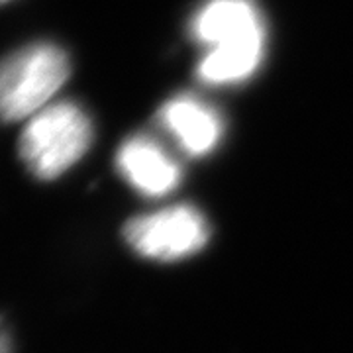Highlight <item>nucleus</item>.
Wrapping results in <instances>:
<instances>
[{
    "label": "nucleus",
    "instance_id": "obj_1",
    "mask_svg": "<svg viewBox=\"0 0 353 353\" xmlns=\"http://www.w3.org/2000/svg\"><path fill=\"white\" fill-rule=\"evenodd\" d=\"M189 36L206 50L196 65L206 85L248 81L263 63L267 26L255 0H204L190 18Z\"/></svg>",
    "mask_w": 353,
    "mask_h": 353
},
{
    "label": "nucleus",
    "instance_id": "obj_5",
    "mask_svg": "<svg viewBox=\"0 0 353 353\" xmlns=\"http://www.w3.org/2000/svg\"><path fill=\"white\" fill-rule=\"evenodd\" d=\"M120 175L145 196H165L181 183L183 171L163 148L148 136L128 138L116 153Z\"/></svg>",
    "mask_w": 353,
    "mask_h": 353
},
{
    "label": "nucleus",
    "instance_id": "obj_4",
    "mask_svg": "<svg viewBox=\"0 0 353 353\" xmlns=\"http://www.w3.org/2000/svg\"><path fill=\"white\" fill-rule=\"evenodd\" d=\"M124 238L141 257L179 261L201 252L208 243L210 228L201 210L181 204L130 220Z\"/></svg>",
    "mask_w": 353,
    "mask_h": 353
},
{
    "label": "nucleus",
    "instance_id": "obj_2",
    "mask_svg": "<svg viewBox=\"0 0 353 353\" xmlns=\"http://www.w3.org/2000/svg\"><path fill=\"white\" fill-rule=\"evenodd\" d=\"M92 143L88 114L71 101L51 102L34 114L22 130L18 152L28 171L53 181L83 159Z\"/></svg>",
    "mask_w": 353,
    "mask_h": 353
},
{
    "label": "nucleus",
    "instance_id": "obj_8",
    "mask_svg": "<svg viewBox=\"0 0 353 353\" xmlns=\"http://www.w3.org/2000/svg\"><path fill=\"white\" fill-rule=\"evenodd\" d=\"M0 2H8V0H0Z\"/></svg>",
    "mask_w": 353,
    "mask_h": 353
},
{
    "label": "nucleus",
    "instance_id": "obj_6",
    "mask_svg": "<svg viewBox=\"0 0 353 353\" xmlns=\"http://www.w3.org/2000/svg\"><path fill=\"white\" fill-rule=\"evenodd\" d=\"M157 118L161 126L176 139L183 152L192 157L208 155L220 143L224 132L220 114L190 94H181L165 102Z\"/></svg>",
    "mask_w": 353,
    "mask_h": 353
},
{
    "label": "nucleus",
    "instance_id": "obj_3",
    "mask_svg": "<svg viewBox=\"0 0 353 353\" xmlns=\"http://www.w3.org/2000/svg\"><path fill=\"white\" fill-rule=\"evenodd\" d=\"M71 73L69 57L50 41L30 43L0 61V120H30L50 106Z\"/></svg>",
    "mask_w": 353,
    "mask_h": 353
},
{
    "label": "nucleus",
    "instance_id": "obj_7",
    "mask_svg": "<svg viewBox=\"0 0 353 353\" xmlns=\"http://www.w3.org/2000/svg\"><path fill=\"white\" fill-rule=\"evenodd\" d=\"M12 352V345H10V340L6 336L4 328L0 326V353H10Z\"/></svg>",
    "mask_w": 353,
    "mask_h": 353
}]
</instances>
